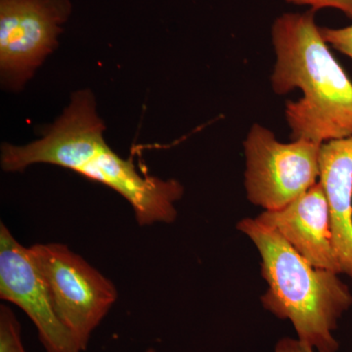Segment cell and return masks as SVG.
Here are the masks:
<instances>
[{"mask_svg":"<svg viewBox=\"0 0 352 352\" xmlns=\"http://www.w3.org/2000/svg\"><path fill=\"white\" fill-rule=\"evenodd\" d=\"M0 298L17 305L38 330L46 352H82L60 320L29 248L0 223Z\"/></svg>","mask_w":352,"mask_h":352,"instance_id":"7","label":"cell"},{"mask_svg":"<svg viewBox=\"0 0 352 352\" xmlns=\"http://www.w3.org/2000/svg\"><path fill=\"white\" fill-rule=\"evenodd\" d=\"M321 145L302 139L283 143L267 127L252 124L244 141L249 201L265 210H279L317 184Z\"/></svg>","mask_w":352,"mask_h":352,"instance_id":"5","label":"cell"},{"mask_svg":"<svg viewBox=\"0 0 352 352\" xmlns=\"http://www.w3.org/2000/svg\"><path fill=\"white\" fill-rule=\"evenodd\" d=\"M238 229L258 248L268 289L266 310L293 324L298 339L318 352H337L333 332L352 307V294L338 273L316 268L276 231L245 219Z\"/></svg>","mask_w":352,"mask_h":352,"instance_id":"3","label":"cell"},{"mask_svg":"<svg viewBox=\"0 0 352 352\" xmlns=\"http://www.w3.org/2000/svg\"><path fill=\"white\" fill-rule=\"evenodd\" d=\"M320 32L329 46L352 60V25L344 28L320 27Z\"/></svg>","mask_w":352,"mask_h":352,"instance_id":"11","label":"cell"},{"mask_svg":"<svg viewBox=\"0 0 352 352\" xmlns=\"http://www.w3.org/2000/svg\"><path fill=\"white\" fill-rule=\"evenodd\" d=\"M294 6H307L310 10H323V9H336L344 13L352 20V0H286Z\"/></svg>","mask_w":352,"mask_h":352,"instance_id":"12","label":"cell"},{"mask_svg":"<svg viewBox=\"0 0 352 352\" xmlns=\"http://www.w3.org/2000/svg\"><path fill=\"white\" fill-rule=\"evenodd\" d=\"M274 352H315L312 347L303 344L300 340L283 338L277 342Z\"/></svg>","mask_w":352,"mask_h":352,"instance_id":"13","label":"cell"},{"mask_svg":"<svg viewBox=\"0 0 352 352\" xmlns=\"http://www.w3.org/2000/svg\"><path fill=\"white\" fill-rule=\"evenodd\" d=\"M43 275L55 311L80 351L118 298L115 285L94 266L60 243L29 248Z\"/></svg>","mask_w":352,"mask_h":352,"instance_id":"4","label":"cell"},{"mask_svg":"<svg viewBox=\"0 0 352 352\" xmlns=\"http://www.w3.org/2000/svg\"><path fill=\"white\" fill-rule=\"evenodd\" d=\"M145 352H157V351H156V349H153V347H151V349H148L147 351H146Z\"/></svg>","mask_w":352,"mask_h":352,"instance_id":"14","label":"cell"},{"mask_svg":"<svg viewBox=\"0 0 352 352\" xmlns=\"http://www.w3.org/2000/svg\"><path fill=\"white\" fill-rule=\"evenodd\" d=\"M0 352H27L22 340V329L10 307H0Z\"/></svg>","mask_w":352,"mask_h":352,"instance_id":"10","label":"cell"},{"mask_svg":"<svg viewBox=\"0 0 352 352\" xmlns=\"http://www.w3.org/2000/svg\"><path fill=\"white\" fill-rule=\"evenodd\" d=\"M256 219L279 233L315 267L342 273L333 249L329 204L320 182L284 208L265 210Z\"/></svg>","mask_w":352,"mask_h":352,"instance_id":"8","label":"cell"},{"mask_svg":"<svg viewBox=\"0 0 352 352\" xmlns=\"http://www.w3.org/2000/svg\"><path fill=\"white\" fill-rule=\"evenodd\" d=\"M314 13H284L273 22L276 60L270 80L278 95L302 92L285 105L292 140L323 144L352 136V82L324 41Z\"/></svg>","mask_w":352,"mask_h":352,"instance_id":"2","label":"cell"},{"mask_svg":"<svg viewBox=\"0 0 352 352\" xmlns=\"http://www.w3.org/2000/svg\"><path fill=\"white\" fill-rule=\"evenodd\" d=\"M319 182L329 204L333 249L352 280V136L321 145Z\"/></svg>","mask_w":352,"mask_h":352,"instance_id":"9","label":"cell"},{"mask_svg":"<svg viewBox=\"0 0 352 352\" xmlns=\"http://www.w3.org/2000/svg\"><path fill=\"white\" fill-rule=\"evenodd\" d=\"M105 129L94 94L80 90L38 140L24 146L2 145V170L21 173L38 164L61 166L115 190L131 204L140 226L175 221V203L184 194L182 183L139 173L131 160L122 159L107 144Z\"/></svg>","mask_w":352,"mask_h":352,"instance_id":"1","label":"cell"},{"mask_svg":"<svg viewBox=\"0 0 352 352\" xmlns=\"http://www.w3.org/2000/svg\"><path fill=\"white\" fill-rule=\"evenodd\" d=\"M68 0H0L2 85L20 89L57 47Z\"/></svg>","mask_w":352,"mask_h":352,"instance_id":"6","label":"cell"}]
</instances>
